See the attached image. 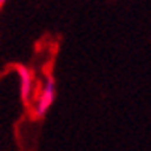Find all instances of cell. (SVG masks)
<instances>
[{
    "instance_id": "obj_1",
    "label": "cell",
    "mask_w": 151,
    "mask_h": 151,
    "mask_svg": "<svg viewBox=\"0 0 151 151\" xmlns=\"http://www.w3.org/2000/svg\"><path fill=\"white\" fill-rule=\"evenodd\" d=\"M56 99V80L53 75H49L44 82V87H42V92L37 102L34 105V110H32V117L34 119H41V117L46 116V112L51 109V105L55 104Z\"/></svg>"
},
{
    "instance_id": "obj_2",
    "label": "cell",
    "mask_w": 151,
    "mask_h": 151,
    "mask_svg": "<svg viewBox=\"0 0 151 151\" xmlns=\"http://www.w3.org/2000/svg\"><path fill=\"white\" fill-rule=\"evenodd\" d=\"M15 71L19 75V95H21V100L24 105H27L31 102V97H32V85H34L32 73L24 65H17Z\"/></svg>"
},
{
    "instance_id": "obj_3",
    "label": "cell",
    "mask_w": 151,
    "mask_h": 151,
    "mask_svg": "<svg viewBox=\"0 0 151 151\" xmlns=\"http://www.w3.org/2000/svg\"><path fill=\"white\" fill-rule=\"evenodd\" d=\"M5 2H7V0H0V7H2V5H4Z\"/></svg>"
}]
</instances>
